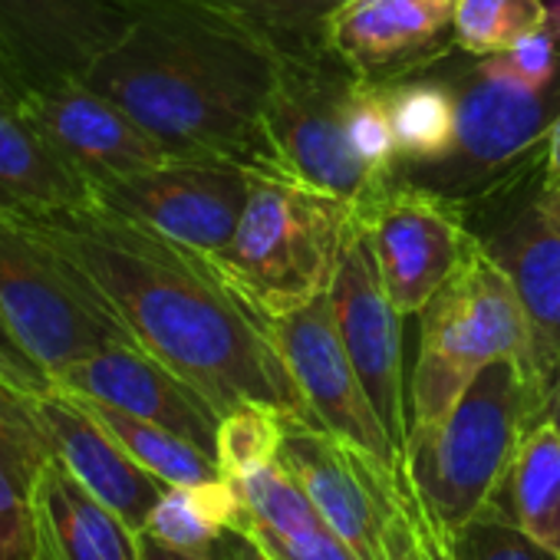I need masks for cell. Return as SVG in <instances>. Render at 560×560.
I'll use <instances>...</instances> for the list:
<instances>
[{
    "instance_id": "d4e9b609",
    "label": "cell",
    "mask_w": 560,
    "mask_h": 560,
    "mask_svg": "<svg viewBox=\"0 0 560 560\" xmlns=\"http://www.w3.org/2000/svg\"><path fill=\"white\" fill-rule=\"evenodd\" d=\"M83 402L113 432V439L145 471H152L159 481H165V485H201V481L221 478V465L208 452L191 445L188 439H182V435H175L155 422H145L139 416H129L122 409H113L106 402H96V399H83Z\"/></svg>"
},
{
    "instance_id": "9c48e42d",
    "label": "cell",
    "mask_w": 560,
    "mask_h": 560,
    "mask_svg": "<svg viewBox=\"0 0 560 560\" xmlns=\"http://www.w3.org/2000/svg\"><path fill=\"white\" fill-rule=\"evenodd\" d=\"M537 175L465 205L471 231L508 273L527 320L534 419L560 383V218L547 205L540 182L530 185Z\"/></svg>"
},
{
    "instance_id": "277c9868",
    "label": "cell",
    "mask_w": 560,
    "mask_h": 560,
    "mask_svg": "<svg viewBox=\"0 0 560 560\" xmlns=\"http://www.w3.org/2000/svg\"><path fill=\"white\" fill-rule=\"evenodd\" d=\"M455 96L452 149L429 165L399 168L419 188L475 205L501 195L544 168L547 132L560 116V77L547 86L521 80L501 54L448 63Z\"/></svg>"
},
{
    "instance_id": "d6a6232c",
    "label": "cell",
    "mask_w": 560,
    "mask_h": 560,
    "mask_svg": "<svg viewBox=\"0 0 560 560\" xmlns=\"http://www.w3.org/2000/svg\"><path fill=\"white\" fill-rule=\"evenodd\" d=\"M34 399L37 396H24L14 386L0 383V462L37 485L54 452L34 412Z\"/></svg>"
},
{
    "instance_id": "83f0119b",
    "label": "cell",
    "mask_w": 560,
    "mask_h": 560,
    "mask_svg": "<svg viewBox=\"0 0 560 560\" xmlns=\"http://www.w3.org/2000/svg\"><path fill=\"white\" fill-rule=\"evenodd\" d=\"M231 481H234L250 521H260L277 530H301V527L327 524L320 517V511L314 508V501L304 494V488L294 481V475L277 458L241 475V478H231Z\"/></svg>"
},
{
    "instance_id": "4316f807",
    "label": "cell",
    "mask_w": 560,
    "mask_h": 560,
    "mask_svg": "<svg viewBox=\"0 0 560 560\" xmlns=\"http://www.w3.org/2000/svg\"><path fill=\"white\" fill-rule=\"evenodd\" d=\"M370 478H373V494L380 504V560H448L445 547L432 534L419 501L412 498L402 471L389 475L370 462Z\"/></svg>"
},
{
    "instance_id": "f546056e",
    "label": "cell",
    "mask_w": 560,
    "mask_h": 560,
    "mask_svg": "<svg viewBox=\"0 0 560 560\" xmlns=\"http://www.w3.org/2000/svg\"><path fill=\"white\" fill-rule=\"evenodd\" d=\"M445 553L448 560H560V553L524 534L498 504L455 527L445 537Z\"/></svg>"
},
{
    "instance_id": "8d00e7d4",
    "label": "cell",
    "mask_w": 560,
    "mask_h": 560,
    "mask_svg": "<svg viewBox=\"0 0 560 560\" xmlns=\"http://www.w3.org/2000/svg\"><path fill=\"white\" fill-rule=\"evenodd\" d=\"M0 383L14 386L24 396H47V393H54L50 373L24 350V343L11 330L4 311H0Z\"/></svg>"
},
{
    "instance_id": "cb8c5ba5",
    "label": "cell",
    "mask_w": 560,
    "mask_h": 560,
    "mask_svg": "<svg viewBox=\"0 0 560 560\" xmlns=\"http://www.w3.org/2000/svg\"><path fill=\"white\" fill-rule=\"evenodd\" d=\"M383 96L396 132L399 168L439 162L452 149L455 96L448 77L439 73V63L383 86Z\"/></svg>"
},
{
    "instance_id": "836d02e7",
    "label": "cell",
    "mask_w": 560,
    "mask_h": 560,
    "mask_svg": "<svg viewBox=\"0 0 560 560\" xmlns=\"http://www.w3.org/2000/svg\"><path fill=\"white\" fill-rule=\"evenodd\" d=\"M347 132L357 159L376 172L380 178H396L399 172V149H396V132L389 119V106L383 96V86L363 83L350 103L347 113Z\"/></svg>"
},
{
    "instance_id": "603a6c76",
    "label": "cell",
    "mask_w": 560,
    "mask_h": 560,
    "mask_svg": "<svg viewBox=\"0 0 560 560\" xmlns=\"http://www.w3.org/2000/svg\"><path fill=\"white\" fill-rule=\"evenodd\" d=\"M494 504L524 534L560 553V435L547 419L527 425Z\"/></svg>"
},
{
    "instance_id": "ba28073f",
    "label": "cell",
    "mask_w": 560,
    "mask_h": 560,
    "mask_svg": "<svg viewBox=\"0 0 560 560\" xmlns=\"http://www.w3.org/2000/svg\"><path fill=\"white\" fill-rule=\"evenodd\" d=\"M363 80L334 47L273 57L267 126L291 182L347 201H373L393 178L370 172L347 132V113Z\"/></svg>"
},
{
    "instance_id": "9a60e30c",
    "label": "cell",
    "mask_w": 560,
    "mask_h": 560,
    "mask_svg": "<svg viewBox=\"0 0 560 560\" xmlns=\"http://www.w3.org/2000/svg\"><path fill=\"white\" fill-rule=\"evenodd\" d=\"M54 389L80 399H96L145 422H155L188 439L218 462L221 416L195 386H188L139 343H113L67 366L54 376Z\"/></svg>"
},
{
    "instance_id": "5b68a950",
    "label": "cell",
    "mask_w": 560,
    "mask_h": 560,
    "mask_svg": "<svg viewBox=\"0 0 560 560\" xmlns=\"http://www.w3.org/2000/svg\"><path fill=\"white\" fill-rule=\"evenodd\" d=\"M350 214L347 201L254 175L237 231L211 267L264 320L294 314L330 291Z\"/></svg>"
},
{
    "instance_id": "2e32d148",
    "label": "cell",
    "mask_w": 560,
    "mask_h": 560,
    "mask_svg": "<svg viewBox=\"0 0 560 560\" xmlns=\"http://www.w3.org/2000/svg\"><path fill=\"white\" fill-rule=\"evenodd\" d=\"M458 0H350L330 24L327 40L370 86H389L422 73L455 47Z\"/></svg>"
},
{
    "instance_id": "5bb4252c",
    "label": "cell",
    "mask_w": 560,
    "mask_h": 560,
    "mask_svg": "<svg viewBox=\"0 0 560 560\" xmlns=\"http://www.w3.org/2000/svg\"><path fill=\"white\" fill-rule=\"evenodd\" d=\"M21 109L54 152L86 182L90 195L103 182L182 159L119 103L83 80L31 90Z\"/></svg>"
},
{
    "instance_id": "d6986e66",
    "label": "cell",
    "mask_w": 560,
    "mask_h": 560,
    "mask_svg": "<svg viewBox=\"0 0 560 560\" xmlns=\"http://www.w3.org/2000/svg\"><path fill=\"white\" fill-rule=\"evenodd\" d=\"M34 412L40 419L54 458L90 494L109 504L129 527L142 530L168 485L145 471L86 409L83 399L54 389L34 399Z\"/></svg>"
},
{
    "instance_id": "30bf717a",
    "label": "cell",
    "mask_w": 560,
    "mask_h": 560,
    "mask_svg": "<svg viewBox=\"0 0 560 560\" xmlns=\"http://www.w3.org/2000/svg\"><path fill=\"white\" fill-rule=\"evenodd\" d=\"M327 294L343 350L393 445L406 452L409 412L402 380V314L386 291L373 241L357 211L343 231Z\"/></svg>"
},
{
    "instance_id": "6da1fadb",
    "label": "cell",
    "mask_w": 560,
    "mask_h": 560,
    "mask_svg": "<svg viewBox=\"0 0 560 560\" xmlns=\"http://www.w3.org/2000/svg\"><path fill=\"white\" fill-rule=\"evenodd\" d=\"M34 221L93 280L132 340L195 386L218 416L264 406L317 422L267 320L208 257L96 201Z\"/></svg>"
},
{
    "instance_id": "74e56055",
    "label": "cell",
    "mask_w": 560,
    "mask_h": 560,
    "mask_svg": "<svg viewBox=\"0 0 560 560\" xmlns=\"http://www.w3.org/2000/svg\"><path fill=\"white\" fill-rule=\"evenodd\" d=\"M139 550H142V560H267L257 550V544L247 534H241V530H228L214 557H191V553L172 550V547L159 544L155 537H149L142 530H139Z\"/></svg>"
},
{
    "instance_id": "e0dca14e",
    "label": "cell",
    "mask_w": 560,
    "mask_h": 560,
    "mask_svg": "<svg viewBox=\"0 0 560 560\" xmlns=\"http://www.w3.org/2000/svg\"><path fill=\"white\" fill-rule=\"evenodd\" d=\"M126 27V0H0V47L31 90L83 80Z\"/></svg>"
},
{
    "instance_id": "4fadbf2b",
    "label": "cell",
    "mask_w": 560,
    "mask_h": 560,
    "mask_svg": "<svg viewBox=\"0 0 560 560\" xmlns=\"http://www.w3.org/2000/svg\"><path fill=\"white\" fill-rule=\"evenodd\" d=\"M353 211L366 224L386 291L402 317L425 311L475 237L465 205L406 178H393Z\"/></svg>"
},
{
    "instance_id": "44dd1931",
    "label": "cell",
    "mask_w": 560,
    "mask_h": 560,
    "mask_svg": "<svg viewBox=\"0 0 560 560\" xmlns=\"http://www.w3.org/2000/svg\"><path fill=\"white\" fill-rule=\"evenodd\" d=\"M37 501L54 560H142L139 530L90 494L57 458L40 471Z\"/></svg>"
},
{
    "instance_id": "f35d334b",
    "label": "cell",
    "mask_w": 560,
    "mask_h": 560,
    "mask_svg": "<svg viewBox=\"0 0 560 560\" xmlns=\"http://www.w3.org/2000/svg\"><path fill=\"white\" fill-rule=\"evenodd\" d=\"M27 93H31V86L24 83L21 70L8 57V50L0 47V106H21L27 100Z\"/></svg>"
},
{
    "instance_id": "60d3db41",
    "label": "cell",
    "mask_w": 560,
    "mask_h": 560,
    "mask_svg": "<svg viewBox=\"0 0 560 560\" xmlns=\"http://www.w3.org/2000/svg\"><path fill=\"white\" fill-rule=\"evenodd\" d=\"M537 419H547V422L557 429V435H560V383H557V389L550 393V399L544 402V409L537 412Z\"/></svg>"
},
{
    "instance_id": "7bdbcfd3",
    "label": "cell",
    "mask_w": 560,
    "mask_h": 560,
    "mask_svg": "<svg viewBox=\"0 0 560 560\" xmlns=\"http://www.w3.org/2000/svg\"><path fill=\"white\" fill-rule=\"evenodd\" d=\"M544 191V188H540ZM544 198H547V205L553 208V214L560 218V191H544Z\"/></svg>"
},
{
    "instance_id": "7402d4cb",
    "label": "cell",
    "mask_w": 560,
    "mask_h": 560,
    "mask_svg": "<svg viewBox=\"0 0 560 560\" xmlns=\"http://www.w3.org/2000/svg\"><path fill=\"white\" fill-rule=\"evenodd\" d=\"M168 4L234 31L273 57H284L327 50V24L350 0H168Z\"/></svg>"
},
{
    "instance_id": "3957f363",
    "label": "cell",
    "mask_w": 560,
    "mask_h": 560,
    "mask_svg": "<svg viewBox=\"0 0 560 560\" xmlns=\"http://www.w3.org/2000/svg\"><path fill=\"white\" fill-rule=\"evenodd\" d=\"M530 422L524 370L514 360H494L435 425L409 435L402 478L442 547L455 527L498 501Z\"/></svg>"
},
{
    "instance_id": "b9f144b4",
    "label": "cell",
    "mask_w": 560,
    "mask_h": 560,
    "mask_svg": "<svg viewBox=\"0 0 560 560\" xmlns=\"http://www.w3.org/2000/svg\"><path fill=\"white\" fill-rule=\"evenodd\" d=\"M547 11H550V27L560 34V0H547Z\"/></svg>"
},
{
    "instance_id": "4dcf8cb0",
    "label": "cell",
    "mask_w": 560,
    "mask_h": 560,
    "mask_svg": "<svg viewBox=\"0 0 560 560\" xmlns=\"http://www.w3.org/2000/svg\"><path fill=\"white\" fill-rule=\"evenodd\" d=\"M0 560H54L37 485L0 462Z\"/></svg>"
},
{
    "instance_id": "484cf974",
    "label": "cell",
    "mask_w": 560,
    "mask_h": 560,
    "mask_svg": "<svg viewBox=\"0 0 560 560\" xmlns=\"http://www.w3.org/2000/svg\"><path fill=\"white\" fill-rule=\"evenodd\" d=\"M547 24L544 0H458L455 47L471 57H494Z\"/></svg>"
},
{
    "instance_id": "d590c367",
    "label": "cell",
    "mask_w": 560,
    "mask_h": 560,
    "mask_svg": "<svg viewBox=\"0 0 560 560\" xmlns=\"http://www.w3.org/2000/svg\"><path fill=\"white\" fill-rule=\"evenodd\" d=\"M501 57L521 80H527L534 86H547L560 77V34L547 24V27L534 31L530 37L517 40Z\"/></svg>"
},
{
    "instance_id": "7c38bea8",
    "label": "cell",
    "mask_w": 560,
    "mask_h": 560,
    "mask_svg": "<svg viewBox=\"0 0 560 560\" xmlns=\"http://www.w3.org/2000/svg\"><path fill=\"white\" fill-rule=\"evenodd\" d=\"M267 334L288 363L304 402L311 406L314 419L343 445L370 458L376 468L399 475L402 452L393 445L389 432L383 429L347 350L334 327L330 294L324 291L307 307L267 317Z\"/></svg>"
},
{
    "instance_id": "ab89813d",
    "label": "cell",
    "mask_w": 560,
    "mask_h": 560,
    "mask_svg": "<svg viewBox=\"0 0 560 560\" xmlns=\"http://www.w3.org/2000/svg\"><path fill=\"white\" fill-rule=\"evenodd\" d=\"M540 188L544 191H560V116L553 119L547 132V155L540 168Z\"/></svg>"
},
{
    "instance_id": "e575fe53",
    "label": "cell",
    "mask_w": 560,
    "mask_h": 560,
    "mask_svg": "<svg viewBox=\"0 0 560 560\" xmlns=\"http://www.w3.org/2000/svg\"><path fill=\"white\" fill-rule=\"evenodd\" d=\"M267 560H363L334 527H301L277 530L260 521H244V530Z\"/></svg>"
},
{
    "instance_id": "8fae6325",
    "label": "cell",
    "mask_w": 560,
    "mask_h": 560,
    "mask_svg": "<svg viewBox=\"0 0 560 560\" xmlns=\"http://www.w3.org/2000/svg\"><path fill=\"white\" fill-rule=\"evenodd\" d=\"M250 178L228 162L172 159L96 185L93 201L211 260L237 231Z\"/></svg>"
},
{
    "instance_id": "ac0fdd59",
    "label": "cell",
    "mask_w": 560,
    "mask_h": 560,
    "mask_svg": "<svg viewBox=\"0 0 560 560\" xmlns=\"http://www.w3.org/2000/svg\"><path fill=\"white\" fill-rule=\"evenodd\" d=\"M277 462L284 465L320 517L363 557L380 560V504L373 494L370 458L334 439L324 425L284 416L280 419Z\"/></svg>"
},
{
    "instance_id": "f1b7e54d",
    "label": "cell",
    "mask_w": 560,
    "mask_h": 560,
    "mask_svg": "<svg viewBox=\"0 0 560 560\" xmlns=\"http://www.w3.org/2000/svg\"><path fill=\"white\" fill-rule=\"evenodd\" d=\"M142 534L191 557H214L228 527L211 521L195 485H168L159 504L152 508Z\"/></svg>"
},
{
    "instance_id": "8992f818",
    "label": "cell",
    "mask_w": 560,
    "mask_h": 560,
    "mask_svg": "<svg viewBox=\"0 0 560 560\" xmlns=\"http://www.w3.org/2000/svg\"><path fill=\"white\" fill-rule=\"evenodd\" d=\"M494 360H514L530 376V340L508 273L471 237L462 260L422 311L419 360L409 386V435L435 425Z\"/></svg>"
},
{
    "instance_id": "1f68e13d",
    "label": "cell",
    "mask_w": 560,
    "mask_h": 560,
    "mask_svg": "<svg viewBox=\"0 0 560 560\" xmlns=\"http://www.w3.org/2000/svg\"><path fill=\"white\" fill-rule=\"evenodd\" d=\"M280 412L264 406H241L221 416L218 425V465L224 478H241L277 458Z\"/></svg>"
},
{
    "instance_id": "ffe728a7",
    "label": "cell",
    "mask_w": 560,
    "mask_h": 560,
    "mask_svg": "<svg viewBox=\"0 0 560 560\" xmlns=\"http://www.w3.org/2000/svg\"><path fill=\"white\" fill-rule=\"evenodd\" d=\"M86 182L54 152L21 106H0V208L27 218L83 208Z\"/></svg>"
},
{
    "instance_id": "52a82bcc",
    "label": "cell",
    "mask_w": 560,
    "mask_h": 560,
    "mask_svg": "<svg viewBox=\"0 0 560 560\" xmlns=\"http://www.w3.org/2000/svg\"><path fill=\"white\" fill-rule=\"evenodd\" d=\"M0 311L50 380L113 343H136L93 280L11 208H0Z\"/></svg>"
},
{
    "instance_id": "7a4b0ae2",
    "label": "cell",
    "mask_w": 560,
    "mask_h": 560,
    "mask_svg": "<svg viewBox=\"0 0 560 560\" xmlns=\"http://www.w3.org/2000/svg\"><path fill=\"white\" fill-rule=\"evenodd\" d=\"M126 4V34L83 83L119 103L182 159L288 178L267 126L273 54L168 0Z\"/></svg>"
}]
</instances>
